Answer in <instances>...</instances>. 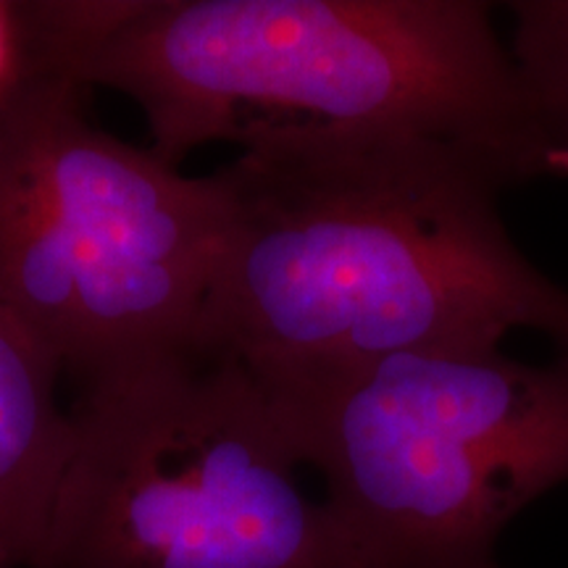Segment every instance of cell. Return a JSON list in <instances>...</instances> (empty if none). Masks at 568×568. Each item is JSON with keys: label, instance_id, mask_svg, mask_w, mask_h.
Returning <instances> with one entry per match:
<instances>
[{"label": "cell", "instance_id": "obj_4", "mask_svg": "<svg viewBox=\"0 0 568 568\" xmlns=\"http://www.w3.org/2000/svg\"><path fill=\"white\" fill-rule=\"evenodd\" d=\"M82 90L13 61L0 88V308L88 382L197 339L226 193L92 124Z\"/></svg>", "mask_w": 568, "mask_h": 568}, {"label": "cell", "instance_id": "obj_6", "mask_svg": "<svg viewBox=\"0 0 568 568\" xmlns=\"http://www.w3.org/2000/svg\"><path fill=\"white\" fill-rule=\"evenodd\" d=\"M59 366L0 308V568H34L69 458Z\"/></svg>", "mask_w": 568, "mask_h": 568}, {"label": "cell", "instance_id": "obj_3", "mask_svg": "<svg viewBox=\"0 0 568 568\" xmlns=\"http://www.w3.org/2000/svg\"><path fill=\"white\" fill-rule=\"evenodd\" d=\"M34 568H358L264 389L203 343L82 382Z\"/></svg>", "mask_w": 568, "mask_h": 568}, {"label": "cell", "instance_id": "obj_1", "mask_svg": "<svg viewBox=\"0 0 568 568\" xmlns=\"http://www.w3.org/2000/svg\"><path fill=\"white\" fill-rule=\"evenodd\" d=\"M226 237L197 343L266 395L410 353H568V290L518 251L508 155L416 132H272L219 169Z\"/></svg>", "mask_w": 568, "mask_h": 568}, {"label": "cell", "instance_id": "obj_2", "mask_svg": "<svg viewBox=\"0 0 568 568\" xmlns=\"http://www.w3.org/2000/svg\"><path fill=\"white\" fill-rule=\"evenodd\" d=\"M11 59L138 105L163 161L272 132L471 142L568 174L552 122L479 0L11 3Z\"/></svg>", "mask_w": 568, "mask_h": 568}, {"label": "cell", "instance_id": "obj_5", "mask_svg": "<svg viewBox=\"0 0 568 568\" xmlns=\"http://www.w3.org/2000/svg\"><path fill=\"white\" fill-rule=\"evenodd\" d=\"M266 397L358 568H500L508 524L568 481V353L393 355Z\"/></svg>", "mask_w": 568, "mask_h": 568}, {"label": "cell", "instance_id": "obj_7", "mask_svg": "<svg viewBox=\"0 0 568 568\" xmlns=\"http://www.w3.org/2000/svg\"><path fill=\"white\" fill-rule=\"evenodd\" d=\"M510 53L545 113L568 134V0L510 3Z\"/></svg>", "mask_w": 568, "mask_h": 568}]
</instances>
